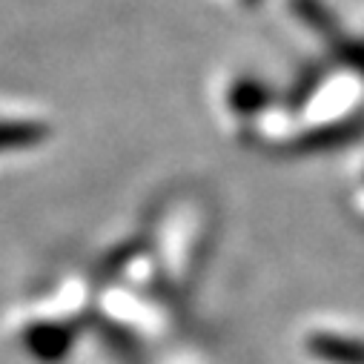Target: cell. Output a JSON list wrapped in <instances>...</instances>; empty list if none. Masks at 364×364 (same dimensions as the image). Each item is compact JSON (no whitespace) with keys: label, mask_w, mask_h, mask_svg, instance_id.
Listing matches in <instances>:
<instances>
[{"label":"cell","mask_w":364,"mask_h":364,"mask_svg":"<svg viewBox=\"0 0 364 364\" xmlns=\"http://www.w3.org/2000/svg\"><path fill=\"white\" fill-rule=\"evenodd\" d=\"M310 350L327 361L336 364H364V344L353 338H333V336H316L310 341Z\"/></svg>","instance_id":"1"},{"label":"cell","mask_w":364,"mask_h":364,"mask_svg":"<svg viewBox=\"0 0 364 364\" xmlns=\"http://www.w3.org/2000/svg\"><path fill=\"white\" fill-rule=\"evenodd\" d=\"M43 138V129L29 121H0V152L23 149Z\"/></svg>","instance_id":"2"}]
</instances>
